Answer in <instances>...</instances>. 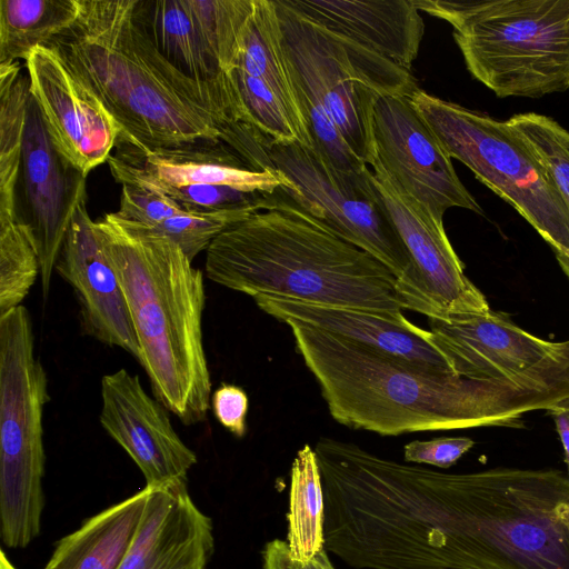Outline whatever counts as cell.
Here are the masks:
<instances>
[{"mask_svg": "<svg viewBox=\"0 0 569 569\" xmlns=\"http://www.w3.org/2000/svg\"><path fill=\"white\" fill-rule=\"evenodd\" d=\"M569 478L557 469L433 471L418 505L429 569H569Z\"/></svg>", "mask_w": 569, "mask_h": 569, "instance_id": "3957f363", "label": "cell"}, {"mask_svg": "<svg viewBox=\"0 0 569 569\" xmlns=\"http://www.w3.org/2000/svg\"><path fill=\"white\" fill-rule=\"evenodd\" d=\"M149 488L86 519L57 541L42 569H119L138 531Z\"/></svg>", "mask_w": 569, "mask_h": 569, "instance_id": "7402d4cb", "label": "cell"}, {"mask_svg": "<svg viewBox=\"0 0 569 569\" xmlns=\"http://www.w3.org/2000/svg\"><path fill=\"white\" fill-rule=\"evenodd\" d=\"M410 100L451 159L516 209L553 250L569 249V208L543 164L506 121L420 88Z\"/></svg>", "mask_w": 569, "mask_h": 569, "instance_id": "9c48e42d", "label": "cell"}, {"mask_svg": "<svg viewBox=\"0 0 569 569\" xmlns=\"http://www.w3.org/2000/svg\"><path fill=\"white\" fill-rule=\"evenodd\" d=\"M373 141L376 156L390 179L436 222L443 224L450 208L482 212L410 97L385 96L377 100Z\"/></svg>", "mask_w": 569, "mask_h": 569, "instance_id": "7c38bea8", "label": "cell"}, {"mask_svg": "<svg viewBox=\"0 0 569 569\" xmlns=\"http://www.w3.org/2000/svg\"><path fill=\"white\" fill-rule=\"evenodd\" d=\"M211 405L217 420L233 436L242 438L246 433L248 396L234 385H221L211 396Z\"/></svg>", "mask_w": 569, "mask_h": 569, "instance_id": "1f68e13d", "label": "cell"}, {"mask_svg": "<svg viewBox=\"0 0 569 569\" xmlns=\"http://www.w3.org/2000/svg\"><path fill=\"white\" fill-rule=\"evenodd\" d=\"M206 276L252 298L399 313L397 278L306 211L282 188L206 250Z\"/></svg>", "mask_w": 569, "mask_h": 569, "instance_id": "277c9868", "label": "cell"}, {"mask_svg": "<svg viewBox=\"0 0 569 569\" xmlns=\"http://www.w3.org/2000/svg\"><path fill=\"white\" fill-rule=\"evenodd\" d=\"M86 178L58 152L30 94L19 174L24 209L18 218L39 256L44 300L73 212L87 194Z\"/></svg>", "mask_w": 569, "mask_h": 569, "instance_id": "9a60e30c", "label": "cell"}, {"mask_svg": "<svg viewBox=\"0 0 569 569\" xmlns=\"http://www.w3.org/2000/svg\"><path fill=\"white\" fill-rule=\"evenodd\" d=\"M194 19L222 70L233 69L254 0H188Z\"/></svg>", "mask_w": 569, "mask_h": 569, "instance_id": "83f0119b", "label": "cell"}, {"mask_svg": "<svg viewBox=\"0 0 569 569\" xmlns=\"http://www.w3.org/2000/svg\"><path fill=\"white\" fill-rule=\"evenodd\" d=\"M24 62L30 94L53 146L87 177L111 156L118 123L51 47L36 48Z\"/></svg>", "mask_w": 569, "mask_h": 569, "instance_id": "5bb4252c", "label": "cell"}, {"mask_svg": "<svg viewBox=\"0 0 569 569\" xmlns=\"http://www.w3.org/2000/svg\"><path fill=\"white\" fill-rule=\"evenodd\" d=\"M331 417L381 436L523 427L525 413L569 398V387L469 380L420 367L317 328L287 321Z\"/></svg>", "mask_w": 569, "mask_h": 569, "instance_id": "7a4b0ae2", "label": "cell"}, {"mask_svg": "<svg viewBox=\"0 0 569 569\" xmlns=\"http://www.w3.org/2000/svg\"><path fill=\"white\" fill-rule=\"evenodd\" d=\"M49 400L31 318L19 306L0 316V533L9 548H26L41 531Z\"/></svg>", "mask_w": 569, "mask_h": 569, "instance_id": "ba28073f", "label": "cell"}, {"mask_svg": "<svg viewBox=\"0 0 569 569\" xmlns=\"http://www.w3.org/2000/svg\"><path fill=\"white\" fill-rule=\"evenodd\" d=\"M46 47L116 120L117 143L170 149L221 140L252 168L270 166V142L244 118L228 73L208 83L179 71L138 23L134 0H80L76 22Z\"/></svg>", "mask_w": 569, "mask_h": 569, "instance_id": "6da1fadb", "label": "cell"}, {"mask_svg": "<svg viewBox=\"0 0 569 569\" xmlns=\"http://www.w3.org/2000/svg\"><path fill=\"white\" fill-rule=\"evenodd\" d=\"M269 154L281 188L339 237L387 267L397 278L405 310H410V259L371 181L369 166L362 171L341 170L297 142L272 143Z\"/></svg>", "mask_w": 569, "mask_h": 569, "instance_id": "30bf717a", "label": "cell"}, {"mask_svg": "<svg viewBox=\"0 0 569 569\" xmlns=\"http://www.w3.org/2000/svg\"><path fill=\"white\" fill-rule=\"evenodd\" d=\"M134 17L158 51L179 71L208 83L227 79L188 0H134Z\"/></svg>", "mask_w": 569, "mask_h": 569, "instance_id": "603a6c76", "label": "cell"}, {"mask_svg": "<svg viewBox=\"0 0 569 569\" xmlns=\"http://www.w3.org/2000/svg\"><path fill=\"white\" fill-rule=\"evenodd\" d=\"M96 222L153 397L183 425L204 420L212 395L202 338L203 272L174 242L140 224L114 213Z\"/></svg>", "mask_w": 569, "mask_h": 569, "instance_id": "5b68a950", "label": "cell"}, {"mask_svg": "<svg viewBox=\"0 0 569 569\" xmlns=\"http://www.w3.org/2000/svg\"><path fill=\"white\" fill-rule=\"evenodd\" d=\"M283 54L311 148L330 164L362 171L376 157L373 108L385 96L411 97L412 73L273 0Z\"/></svg>", "mask_w": 569, "mask_h": 569, "instance_id": "8992f818", "label": "cell"}, {"mask_svg": "<svg viewBox=\"0 0 569 569\" xmlns=\"http://www.w3.org/2000/svg\"><path fill=\"white\" fill-rule=\"evenodd\" d=\"M287 543L293 559L308 561L325 549V496L317 455L305 445L291 466Z\"/></svg>", "mask_w": 569, "mask_h": 569, "instance_id": "d4e9b609", "label": "cell"}, {"mask_svg": "<svg viewBox=\"0 0 569 569\" xmlns=\"http://www.w3.org/2000/svg\"><path fill=\"white\" fill-rule=\"evenodd\" d=\"M431 341L459 377L495 383L569 387V339L549 341L508 315L429 318Z\"/></svg>", "mask_w": 569, "mask_h": 569, "instance_id": "8fae6325", "label": "cell"}, {"mask_svg": "<svg viewBox=\"0 0 569 569\" xmlns=\"http://www.w3.org/2000/svg\"><path fill=\"white\" fill-rule=\"evenodd\" d=\"M101 399V426L138 466L146 487L188 481L197 456L176 432L167 408L147 393L138 375L126 369L104 375Z\"/></svg>", "mask_w": 569, "mask_h": 569, "instance_id": "2e32d148", "label": "cell"}, {"mask_svg": "<svg viewBox=\"0 0 569 569\" xmlns=\"http://www.w3.org/2000/svg\"><path fill=\"white\" fill-rule=\"evenodd\" d=\"M0 569H17L11 561L7 558L3 550H1Z\"/></svg>", "mask_w": 569, "mask_h": 569, "instance_id": "d590c367", "label": "cell"}, {"mask_svg": "<svg viewBox=\"0 0 569 569\" xmlns=\"http://www.w3.org/2000/svg\"><path fill=\"white\" fill-rule=\"evenodd\" d=\"M553 251L560 268L569 278V249H557Z\"/></svg>", "mask_w": 569, "mask_h": 569, "instance_id": "e575fe53", "label": "cell"}, {"mask_svg": "<svg viewBox=\"0 0 569 569\" xmlns=\"http://www.w3.org/2000/svg\"><path fill=\"white\" fill-rule=\"evenodd\" d=\"M451 24L471 76L498 98L569 90V0H415Z\"/></svg>", "mask_w": 569, "mask_h": 569, "instance_id": "52a82bcc", "label": "cell"}, {"mask_svg": "<svg viewBox=\"0 0 569 569\" xmlns=\"http://www.w3.org/2000/svg\"><path fill=\"white\" fill-rule=\"evenodd\" d=\"M302 17L410 71L425 32L415 0H283Z\"/></svg>", "mask_w": 569, "mask_h": 569, "instance_id": "44dd1931", "label": "cell"}, {"mask_svg": "<svg viewBox=\"0 0 569 569\" xmlns=\"http://www.w3.org/2000/svg\"><path fill=\"white\" fill-rule=\"evenodd\" d=\"M107 163L113 179L158 190L171 187H231L270 194L283 186L274 171L252 168L221 140L198 141L170 149H140L116 143Z\"/></svg>", "mask_w": 569, "mask_h": 569, "instance_id": "e0dca14e", "label": "cell"}, {"mask_svg": "<svg viewBox=\"0 0 569 569\" xmlns=\"http://www.w3.org/2000/svg\"><path fill=\"white\" fill-rule=\"evenodd\" d=\"M553 419L557 433L563 447L566 475L569 478V398L561 400L547 410Z\"/></svg>", "mask_w": 569, "mask_h": 569, "instance_id": "836d02e7", "label": "cell"}, {"mask_svg": "<svg viewBox=\"0 0 569 569\" xmlns=\"http://www.w3.org/2000/svg\"><path fill=\"white\" fill-rule=\"evenodd\" d=\"M262 569H336L325 548L308 561L293 559L287 541L273 539L262 550Z\"/></svg>", "mask_w": 569, "mask_h": 569, "instance_id": "d6a6232c", "label": "cell"}, {"mask_svg": "<svg viewBox=\"0 0 569 569\" xmlns=\"http://www.w3.org/2000/svg\"><path fill=\"white\" fill-rule=\"evenodd\" d=\"M473 446V440L468 437L415 440L405 446L403 457L406 462L425 463L446 469L453 466Z\"/></svg>", "mask_w": 569, "mask_h": 569, "instance_id": "4dcf8cb0", "label": "cell"}, {"mask_svg": "<svg viewBox=\"0 0 569 569\" xmlns=\"http://www.w3.org/2000/svg\"><path fill=\"white\" fill-rule=\"evenodd\" d=\"M121 186L119 210L113 213L124 221L151 228L167 219L190 212L159 192L137 184Z\"/></svg>", "mask_w": 569, "mask_h": 569, "instance_id": "f546056e", "label": "cell"}, {"mask_svg": "<svg viewBox=\"0 0 569 569\" xmlns=\"http://www.w3.org/2000/svg\"><path fill=\"white\" fill-rule=\"evenodd\" d=\"M567 517L569 519V503L567 505Z\"/></svg>", "mask_w": 569, "mask_h": 569, "instance_id": "8d00e7d4", "label": "cell"}, {"mask_svg": "<svg viewBox=\"0 0 569 569\" xmlns=\"http://www.w3.org/2000/svg\"><path fill=\"white\" fill-rule=\"evenodd\" d=\"M253 300L262 311L283 323L310 326L413 365L456 375L432 343L430 331L413 325L402 312L382 313L268 296Z\"/></svg>", "mask_w": 569, "mask_h": 569, "instance_id": "ffe728a7", "label": "cell"}, {"mask_svg": "<svg viewBox=\"0 0 569 569\" xmlns=\"http://www.w3.org/2000/svg\"><path fill=\"white\" fill-rule=\"evenodd\" d=\"M506 122L543 164L569 208V131L536 112L513 114Z\"/></svg>", "mask_w": 569, "mask_h": 569, "instance_id": "f1b7e54d", "label": "cell"}, {"mask_svg": "<svg viewBox=\"0 0 569 569\" xmlns=\"http://www.w3.org/2000/svg\"><path fill=\"white\" fill-rule=\"evenodd\" d=\"M369 168L371 181L410 259V310L439 319L489 312L488 300L466 276L445 226L419 209L395 184L377 156Z\"/></svg>", "mask_w": 569, "mask_h": 569, "instance_id": "4fadbf2b", "label": "cell"}, {"mask_svg": "<svg viewBox=\"0 0 569 569\" xmlns=\"http://www.w3.org/2000/svg\"><path fill=\"white\" fill-rule=\"evenodd\" d=\"M213 553L211 518L191 499L188 481H176L149 488L138 531L119 569H209Z\"/></svg>", "mask_w": 569, "mask_h": 569, "instance_id": "d6986e66", "label": "cell"}, {"mask_svg": "<svg viewBox=\"0 0 569 569\" xmlns=\"http://www.w3.org/2000/svg\"><path fill=\"white\" fill-rule=\"evenodd\" d=\"M80 0H0V64L27 60L71 27Z\"/></svg>", "mask_w": 569, "mask_h": 569, "instance_id": "cb8c5ba5", "label": "cell"}, {"mask_svg": "<svg viewBox=\"0 0 569 569\" xmlns=\"http://www.w3.org/2000/svg\"><path fill=\"white\" fill-rule=\"evenodd\" d=\"M54 270L76 292L84 332L139 360V343L126 297L106 254L97 222L88 212L87 194L76 207Z\"/></svg>", "mask_w": 569, "mask_h": 569, "instance_id": "ac0fdd59", "label": "cell"}, {"mask_svg": "<svg viewBox=\"0 0 569 569\" xmlns=\"http://www.w3.org/2000/svg\"><path fill=\"white\" fill-rule=\"evenodd\" d=\"M20 63L0 64V222L17 214L22 142L30 98L29 80Z\"/></svg>", "mask_w": 569, "mask_h": 569, "instance_id": "484cf974", "label": "cell"}, {"mask_svg": "<svg viewBox=\"0 0 569 569\" xmlns=\"http://www.w3.org/2000/svg\"><path fill=\"white\" fill-rule=\"evenodd\" d=\"M40 273V260L27 226L0 223V316L21 306Z\"/></svg>", "mask_w": 569, "mask_h": 569, "instance_id": "4316f807", "label": "cell"}]
</instances>
